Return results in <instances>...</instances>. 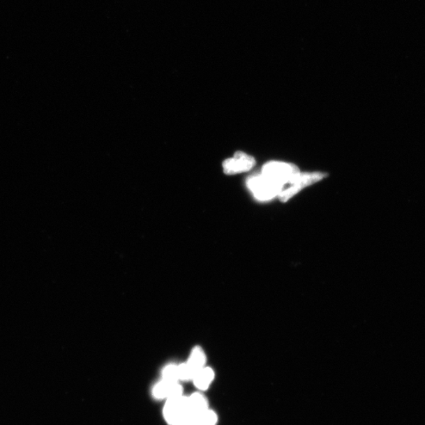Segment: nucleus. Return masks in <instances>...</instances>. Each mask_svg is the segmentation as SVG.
<instances>
[{
  "mask_svg": "<svg viewBox=\"0 0 425 425\" xmlns=\"http://www.w3.org/2000/svg\"><path fill=\"white\" fill-rule=\"evenodd\" d=\"M255 164L254 158L238 151L232 158L227 159L223 163L225 174L232 175L251 170Z\"/></svg>",
  "mask_w": 425,
  "mask_h": 425,
  "instance_id": "7ed1b4c3",
  "label": "nucleus"
},
{
  "mask_svg": "<svg viewBox=\"0 0 425 425\" xmlns=\"http://www.w3.org/2000/svg\"><path fill=\"white\" fill-rule=\"evenodd\" d=\"M326 174H322V172H313V174H304L299 175L297 179L292 182V186L290 188L285 191L280 195V200L281 202H286L289 199H291L293 195L298 193L301 189L305 187L311 186L322 178L325 177Z\"/></svg>",
  "mask_w": 425,
  "mask_h": 425,
  "instance_id": "20e7f679",
  "label": "nucleus"
},
{
  "mask_svg": "<svg viewBox=\"0 0 425 425\" xmlns=\"http://www.w3.org/2000/svg\"><path fill=\"white\" fill-rule=\"evenodd\" d=\"M172 425H193V417L190 414H184Z\"/></svg>",
  "mask_w": 425,
  "mask_h": 425,
  "instance_id": "f8f14e48",
  "label": "nucleus"
},
{
  "mask_svg": "<svg viewBox=\"0 0 425 425\" xmlns=\"http://www.w3.org/2000/svg\"><path fill=\"white\" fill-rule=\"evenodd\" d=\"M208 410L207 400L200 393H195L188 397V412L193 417Z\"/></svg>",
  "mask_w": 425,
  "mask_h": 425,
  "instance_id": "39448f33",
  "label": "nucleus"
},
{
  "mask_svg": "<svg viewBox=\"0 0 425 425\" xmlns=\"http://www.w3.org/2000/svg\"><path fill=\"white\" fill-rule=\"evenodd\" d=\"M206 362V356L203 353L202 350L200 348H195L190 356L189 361H188L191 367L197 373L204 367Z\"/></svg>",
  "mask_w": 425,
  "mask_h": 425,
  "instance_id": "0eeeda50",
  "label": "nucleus"
},
{
  "mask_svg": "<svg viewBox=\"0 0 425 425\" xmlns=\"http://www.w3.org/2000/svg\"><path fill=\"white\" fill-rule=\"evenodd\" d=\"M163 380L169 382H177L179 380L178 375V366L174 364L169 365L163 369Z\"/></svg>",
  "mask_w": 425,
  "mask_h": 425,
  "instance_id": "9b49d317",
  "label": "nucleus"
},
{
  "mask_svg": "<svg viewBox=\"0 0 425 425\" xmlns=\"http://www.w3.org/2000/svg\"><path fill=\"white\" fill-rule=\"evenodd\" d=\"M195 374L196 372L190 366L188 362L178 366V375H179V379L181 380H188L193 379Z\"/></svg>",
  "mask_w": 425,
  "mask_h": 425,
  "instance_id": "9d476101",
  "label": "nucleus"
},
{
  "mask_svg": "<svg viewBox=\"0 0 425 425\" xmlns=\"http://www.w3.org/2000/svg\"><path fill=\"white\" fill-rule=\"evenodd\" d=\"M262 174L277 183H292L299 174L297 166L292 164L272 162L264 165Z\"/></svg>",
  "mask_w": 425,
  "mask_h": 425,
  "instance_id": "f257e3e1",
  "label": "nucleus"
},
{
  "mask_svg": "<svg viewBox=\"0 0 425 425\" xmlns=\"http://www.w3.org/2000/svg\"><path fill=\"white\" fill-rule=\"evenodd\" d=\"M214 378V373L211 368L203 367L197 372L193 378L195 385L201 391L207 390Z\"/></svg>",
  "mask_w": 425,
  "mask_h": 425,
  "instance_id": "423d86ee",
  "label": "nucleus"
},
{
  "mask_svg": "<svg viewBox=\"0 0 425 425\" xmlns=\"http://www.w3.org/2000/svg\"><path fill=\"white\" fill-rule=\"evenodd\" d=\"M217 422V415L212 410H207L193 417V425H215Z\"/></svg>",
  "mask_w": 425,
  "mask_h": 425,
  "instance_id": "6e6552de",
  "label": "nucleus"
},
{
  "mask_svg": "<svg viewBox=\"0 0 425 425\" xmlns=\"http://www.w3.org/2000/svg\"><path fill=\"white\" fill-rule=\"evenodd\" d=\"M175 383H177V382H169L165 380L159 382V383L153 388V396L159 399L168 398L172 387Z\"/></svg>",
  "mask_w": 425,
  "mask_h": 425,
  "instance_id": "1a4fd4ad",
  "label": "nucleus"
},
{
  "mask_svg": "<svg viewBox=\"0 0 425 425\" xmlns=\"http://www.w3.org/2000/svg\"><path fill=\"white\" fill-rule=\"evenodd\" d=\"M248 186L257 198L261 200L273 198L281 192L283 187V184L271 180L263 174L250 177Z\"/></svg>",
  "mask_w": 425,
  "mask_h": 425,
  "instance_id": "f03ea898",
  "label": "nucleus"
}]
</instances>
